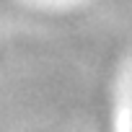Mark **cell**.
I'll list each match as a JSON object with an SVG mask.
<instances>
[{
  "instance_id": "1",
  "label": "cell",
  "mask_w": 132,
  "mask_h": 132,
  "mask_svg": "<svg viewBox=\"0 0 132 132\" xmlns=\"http://www.w3.org/2000/svg\"><path fill=\"white\" fill-rule=\"evenodd\" d=\"M129 132H132V117H129Z\"/></svg>"
}]
</instances>
